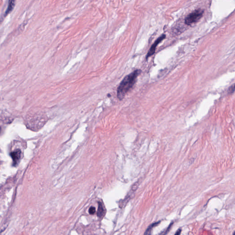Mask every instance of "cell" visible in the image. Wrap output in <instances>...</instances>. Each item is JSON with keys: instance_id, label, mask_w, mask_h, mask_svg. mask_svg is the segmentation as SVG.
I'll list each match as a JSON object with an SVG mask.
<instances>
[{"instance_id": "30bf717a", "label": "cell", "mask_w": 235, "mask_h": 235, "mask_svg": "<svg viewBox=\"0 0 235 235\" xmlns=\"http://www.w3.org/2000/svg\"><path fill=\"white\" fill-rule=\"evenodd\" d=\"M96 212V208L94 207H91L89 210V213L90 215H94Z\"/></svg>"}, {"instance_id": "7c38bea8", "label": "cell", "mask_w": 235, "mask_h": 235, "mask_svg": "<svg viewBox=\"0 0 235 235\" xmlns=\"http://www.w3.org/2000/svg\"><path fill=\"white\" fill-rule=\"evenodd\" d=\"M233 235H235V231L234 232V233H233Z\"/></svg>"}, {"instance_id": "8fae6325", "label": "cell", "mask_w": 235, "mask_h": 235, "mask_svg": "<svg viewBox=\"0 0 235 235\" xmlns=\"http://www.w3.org/2000/svg\"><path fill=\"white\" fill-rule=\"evenodd\" d=\"M181 229H179L178 230H177V231H176L174 235H181Z\"/></svg>"}, {"instance_id": "8992f818", "label": "cell", "mask_w": 235, "mask_h": 235, "mask_svg": "<svg viewBox=\"0 0 235 235\" xmlns=\"http://www.w3.org/2000/svg\"><path fill=\"white\" fill-rule=\"evenodd\" d=\"M105 213V210L104 207L101 203L98 202V208L97 212V216L99 218L102 217Z\"/></svg>"}, {"instance_id": "ba28073f", "label": "cell", "mask_w": 235, "mask_h": 235, "mask_svg": "<svg viewBox=\"0 0 235 235\" xmlns=\"http://www.w3.org/2000/svg\"><path fill=\"white\" fill-rule=\"evenodd\" d=\"M173 224H174V222H172L171 223H170V224L169 225V226H168L166 228L164 229L161 232H160L159 233H158L157 235H166V234L167 233H168V232L170 231V230L171 229L172 226L173 225Z\"/></svg>"}, {"instance_id": "9c48e42d", "label": "cell", "mask_w": 235, "mask_h": 235, "mask_svg": "<svg viewBox=\"0 0 235 235\" xmlns=\"http://www.w3.org/2000/svg\"><path fill=\"white\" fill-rule=\"evenodd\" d=\"M235 90V83L232 85H231L229 88L228 90V92L230 94H232L233 93Z\"/></svg>"}, {"instance_id": "52a82bcc", "label": "cell", "mask_w": 235, "mask_h": 235, "mask_svg": "<svg viewBox=\"0 0 235 235\" xmlns=\"http://www.w3.org/2000/svg\"><path fill=\"white\" fill-rule=\"evenodd\" d=\"M14 5H15V0H10L9 1V4H8V8L6 10V11L5 12V15H6L8 13H9V12H11L12 10V9L14 8Z\"/></svg>"}, {"instance_id": "3957f363", "label": "cell", "mask_w": 235, "mask_h": 235, "mask_svg": "<svg viewBox=\"0 0 235 235\" xmlns=\"http://www.w3.org/2000/svg\"><path fill=\"white\" fill-rule=\"evenodd\" d=\"M166 38V35L165 34H162L161 36H159L154 42L153 45L151 46L150 50H149L146 56V59L147 60L148 57L153 56L155 53L156 47L158 46V44L160 43L163 40Z\"/></svg>"}, {"instance_id": "5b68a950", "label": "cell", "mask_w": 235, "mask_h": 235, "mask_svg": "<svg viewBox=\"0 0 235 235\" xmlns=\"http://www.w3.org/2000/svg\"><path fill=\"white\" fill-rule=\"evenodd\" d=\"M160 223V221H158L157 222L154 223L152 224L151 225H150L148 227V228L146 230V231L144 233V235H151L152 231L153 228L155 226H157Z\"/></svg>"}, {"instance_id": "277c9868", "label": "cell", "mask_w": 235, "mask_h": 235, "mask_svg": "<svg viewBox=\"0 0 235 235\" xmlns=\"http://www.w3.org/2000/svg\"><path fill=\"white\" fill-rule=\"evenodd\" d=\"M22 152L20 150L17 149L11 153V156L13 160L14 166H16L21 159Z\"/></svg>"}, {"instance_id": "7a4b0ae2", "label": "cell", "mask_w": 235, "mask_h": 235, "mask_svg": "<svg viewBox=\"0 0 235 235\" xmlns=\"http://www.w3.org/2000/svg\"><path fill=\"white\" fill-rule=\"evenodd\" d=\"M204 11L201 9H198L188 14L185 18V22L186 24L190 25L198 22L203 16Z\"/></svg>"}, {"instance_id": "6da1fadb", "label": "cell", "mask_w": 235, "mask_h": 235, "mask_svg": "<svg viewBox=\"0 0 235 235\" xmlns=\"http://www.w3.org/2000/svg\"><path fill=\"white\" fill-rule=\"evenodd\" d=\"M141 69H136L126 75L120 82L117 89V97L120 100L124 98L127 93L133 87L138 76L141 74Z\"/></svg>"}]
</instances>
